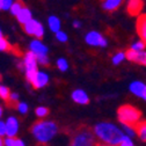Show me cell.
<instances>
[{
    "label": "cell",
    "instance_id": "ac0fdd59",
    "mask_svg": "<svg viewBox=\"0 0 146 146\" xmlns=\"http://www.w3.org/2000/svg\"><path fill=\"white\" fill-rule=\"evenodd\" d=\"M123 3V0H103V8L108 12H113L115 9H117Z\"/></svg>",
    "mask_w": 146,
    "mask_h": 146
},
{
    "label": "cell",
    "instance_id": "4fadbf2b",
    "mask_svg": "<svg viewBox=\"0 0 146 146\" xmlns=\"http://www.w3.org/2000/svg\"><path fill=\"white\" fill-rule=\"evenodd\" d=\"M72 100L78 104H87L89 102V96L84 89H76L71 94Z\"/></svg>",
    "mask_w": 146,
    "mask_h": 146
},
{
    "label": "cell",
    "instance_id": "4316f807",
    "mask_svg": "<svg viewBox=\"0 0 146 146\" xmlns=\"http://www.w3.org/2000/svg\"><path fill=\"white\" fill-rule=\"evenodd\" d=\"M9 94H11V92H9L8 87H6V86H0V98H1L3 100L8 101Z\"/></svg>",
    "mask_w": 146,
    "mask_h": 146
},
{
    "label": "cell",
    "instance_id": "b9f144b4",
    "mask_svg": "<svg viewBox=\"0 0 146 146\" xmlns=\"http://www.w3.org/2000/svg\"><path fill=\"white\" fill-rule=\"evenodd\" d=\"M0 9H1V0H0Z\"/></svg>",
    "mask_w": 146,
    "mask_h": 146
},
{
    "label": "cell",
    "instance_id": "9c48e42d",
    "mask_svg": "<svg viewBox=\"0 0 146 146\" xmlns=\"http://www.w3.org/2000/svg\"><path fill=\"white\" fill-rule=\"evenodd\" d=\"M29 49H30V52H33L36 57L48 56V52H49L48 46L44 45L40 40H34V41H31L30 44H29Z\"/></svg>",
    "mask_w": 146,
    "mask_h": 146
},
{
    "label": "cell",
    "instance_id": "d6986e66",
    "mask_svg": "<svg viewBox=\"0 0 146 146\" xmlns=\"http://www.w3.org/2000/svg\"><path fill=\"white\" fill-rule=\"evenodd\" d=\"M4 146H26L25 143L19 138H6L4 139Z\"/></svg>",
    "mask_w": 146,
    "mask_h": 146
},
{
    "label": "cell",
    "instance_id": "44dd1931",
    "mask_svg": "<svg viewBox=\"0 0 146 146\" xmlns=\"http://www.w3.org/2000/svg\"><path fill=\"white\" fill-rule=\"evenodd\" d=\"M124 59H125V52H122V51L115 53L111 57V62H113L114 65H119Z\"/></svg>",
    "mask_w": 146,
    "mask_h": 146
},
{
    "label": "cell",
    "instance_id": "52a82bcc",
    "mask_svg": "<svg viewBox=\"0 0 146 146\" xmlns=\"http://www.w3.org/2000/svg\"><path fill=\"white\" fill-rule=\"evenodd\" d=\"M85 41L88 45L90 46H100V48H106L108 42H107V38L102 34H100L99 31H89L86 34L85 36Z\"/></svg>",
    "mask_w": 146,
    "mask_h": 146
},
{
    "label": "cell",
    "instance_id": "277c9868",
    "mask_svg": "<svg viewBox=\"0 0 146 146\" xmlns=\"http://www.w3.org/2000/svg\"><path fill=\"white\" fill-rule=\"evenodd\" d=\"M71 146H95V137L93 131L88 129L78 131L71 141Z\"/></svg>",
    "mask_w": 146,
    "mask_h": 146
},
{
    "label": "cell",
    "instance_id": "7c38bea8",
    "mask_svg": "<svg viewBox=\"0 0 146 146\" xmlns=\"http://www.w3.org/2000/svg\"><path fill=\"white\" fill-rule=\"evenodd\" d=\"M137 33L140 37V41L146 44V14L139 15L137 20Z\"/></svg>",
    "mask_w": 146,
    "mask_h": 146
},
{
    "label": "cell",
    "instance_id": "5bb4252c",
    "mask_svg": "<svg viewBox=\"0 0 146 146\" xmlns=\"http://www.w3.org/2000/svg\"><path fill=\"white\" fill-rule=\"evenodd\" d=\"M16 19H17V21H19L21 25H26L27 22H29V21L33 19V15H31L30 9L23 6V7L21 8V11L17 13Z\"/></svg>",
    "mask_w": 146,
    "mask_h": 146
},
{
    "label": "cell",
    "instance_id": "836d02e7",
    "mask_svg": "<svg viewBox=\"0 0 146 146\" xmlns=\"http://www.w3.org/2000/svg\"><path fill=\"white\" fill-rule=\"evenodd\" d=\"M37 59V63L41 64V65H48L49 64V57L48 56H40V57H36Z\"/></svg>",
    "mask_w": 146,
    "mask_h": 146
},
{
    "label": "cell",
    "instance_id": "4dcf8cb0",
    "mask_svg": "<svg viewBox=\"0 0 146 146\" xmlns=\"http://www.w3.org/2000/svg\"><path fill=\"white\" fill-rule=\"evenodd\" d=\"M17 110H19L20 114H27L28 113V104L26 102H19V104H17Z\"/></svg>",
    "mask_w": 146,
    "mask_h": 146
},
{
    "label": "cell",
    "instance_id": "484cf974",
    "mask_svg": "<svg viewBox=\"0 0 146 146\" xmlns=\"http://www.w3.org/2000/svg\"><path fill=\"white\" fill-rule=\"evenodd\" d=\"M136 63L141 64L144 66H146V51H140L137 53V58H136Z\"/></svg>",
    "mask_w": 146,
    "mask_h": 146
},
{
    "label": "cell",
    "instance_id": "7bdbcfd3",
    "mask_svg": "<svg viewBox=\"0 0 146 146\" xmlns=\"http://www.w3.org/2000/svg\"><path fill=\"white\" fill-rule=\"evenodd\" d=\"M101 146H111V145H101Z\"/></svg>",
    "mask_w": 146,
    "mask_h": 146
},
{
    "label": "cell",
    "instance_id": "1f68e13d",
    "mask_svg": "<svg viewBox=\"0 0 146 146\" xmlns=\"http://www.w3.org/2000/svg\"><path fill=\"white\" fill-rule=\"evenodd\" d=\"M11 49V45L3 37V38H0V51H7Z\"/></svg>",
    "mask_w": 146,
    "mask_h": 146
},
{
    "label": "cell",
    "instance_id": "e575fe53",
    "mask_svg": "<svg viewBox=\"0 0 146 146\" xmlns=\"http://www.w3.org/2000/svg\"><path fill=\"white\" fill-rule=\"evenodd\" d=\"M6 135V125H5V122L0 121V137H3Z\"/></svg>",
    "mask_w": 146,
    "mask_h": 146
},
{
    "label": "cell",
    "instance_id": "9a60e30c",
    "mask_svg": "<svg viewBox=\"0 0 146 146\" xmlns=\"http://www.w3.org/2000/svg\"><path fill=\"white\" fill-rule=\"evenodd\" d=\"M145 87H146V85L143 81H132L129 86V89L133 95H136L138 98H141V94L144 92Z\"/></svg>",
    "mask_w": 146,
    "mask_h": 146
},
{
    "label": "cell",
    "instance_id": "f546056e",
    "mask_svg": "<svg viewBox=\"0 0 146 146\" xmlns=\"http://www.w3.org/2000/svg\"><path fill=\"white\" fill-rule=\"evenodd\" d=\"M137 53H138V52H136V51H133V50H127V52H125V59L136 63Z\"/></svg>",
    "mask_w": 146,
    "mask_h": 146
},
{
    "label": "cell",
    "instance_id": "d590c367",
    "mask_svg": "<svg viewBox=\"0 0 146 146\" xmlns=\"http://www.w3.org/2000/svg\"><path fill=\"white\" fill-rule=\"evenodd\" d=\"M17 100H19V95H17L16 93H11L9 94V98H8L9 102H16Z\"/></svg>",
    "mask_w": 146,
    "mask_h": 146
},
{
    "label": "cell",
    "instance_id": "cb8c5ba5",
    "mask_svg": "<svg viewBox=\"0 0 146 146\" xmlns=\"http://www.w3.org/2000/svg\"><path fill=\"white\" fill-rule=\"evenodd\" d=\"M145 48H146V44H145L144 42L137 41V42H135V43L131 45V49H130V50H133V51H136V52H140V51H144Z\"/></svg>",
    "mask_w": 146,
    "mask_h": 146
},
{
    "label": "cell",
    "instance_id": "d4e9b609",
    "mask_svg": "<svg viewBox=\"0 0 146 146\" xmlns=\"http://www.w3.org/2000/svg\"><path fill=\"white\" fill-rule=\"evenodd\" d=\"M56 64H57L59 71H62V72H65V71L68 70V63H67V60L65 58H59Z\"/></svg>",
    "mask_w": 146,
    "mask_h": 146
},
{
    "label": "cell",
    "instance_id": "d6a6232c",
    "mask_svg": "<svg viewBox=\"0 0 146 146\" xmlns=\"http://www.w3.org/2000/svg\"><path fill=\"white\" fill-rule=\"evenodd\" d=\"M13 3H14L13 0H1V9L3 11H9Z\"/></svg>",
    "mask_w": 146,
    "mask_h": 146
},
{
    "label": "cell",
    "instance_id": "f35d334b",
    "mask_svg": "<svg viewBox=\"0 0 146 146\" xmlns=\"http://www.w3.org/2000/svg\"><path fill=\"white\" fill-rule=\"evenodd\" d=\"M0 146H4V139L0 137Z\"/></svg>",
    "mask_w": 146,
    "mask_h": 146
},
{
    "label": "cell",
    "instance_id": "5b68a950",
    "mask_svg": "<svg viewBox=\"0 0 146 146\" xmlns=\"http://www.w3.org/2000/svg\"><path fill=\"white\" fill-rule=\"evenodd\" d=\"M23 65H25V71H26V78L30 82L33 78L36 76V73L38 72V68H37L38 63H37V59H36V56L33 52L28 51L25 54Z\"/></svg>",
    "mask_w": 146,
    "mask_h": 146
},
{
    "label": "cell",
    "instance_id": "2e32d148",
    "mask_svg": "<svg viewBox=\"0 0 146 146\" xmlns=\"http://www.w3.org/2000/svg\"><path fill=\"white\" fill-rule=\"evenodd\" d=\"M135 129H136V136H138L140 140L146 141V121H139L135 125Z\"/></svg>",
    "mask_w": 146,
    "mask_h": 146
},
{
    "label": "cell",
    "instance_id": "83f0119b",
    "mask_svg": "<svg viewBox=\"0 0 146 146\" xmlns=\"http://www.w3.org/2000/svg\"><path fill=\"white\" fill-rule=\"evenodd\" d=\"M56 38H57L59 42L65 43V42H67V40H68V36H67V34H66L65 31L59 30V31L56 33Z\"/></svg>",
    "mask_w": 146,
    "mask_h": 146
},
{
    "label": "cell",
    "instance_id": "7a4b0ae2",
    "mask_svg": "<svg viewBox=\"0 0 146 146\" xmlns=\"http://www.w3.org/2000/svg\"><path fill=\"white\" fill-rule=\"evenodd\" d=\"M58 132L57 124L52 121H38L31 126V133L40 144H46Z\"/></svg>",
    "mask_w": 146,
    "mask_h": 146
},
{
    "label": "cell",
    "instance_id": "ab89813d",
    "mask_svg": "<svg viewBox=\"0 0 146 146\" xmlns=\"http://www.w3.org/2000/svg\"><path fill=\"white\" fill-rule=\"evenodd\" d=\"M1 116H3V108L0 106V118H1Z\"/></svg>",
    "mask_w": 146,
    "mask_h": 146
},
{
    "label": "cell",
    "instance_id": "ffe728a7",
    "mask_svg": "<svg viewBox=\"0 0 146 146\" xmlns=\"http://www.w3.org/2000/svg\"><path fill=\"white\" fill-rule=\"evenodd\" d=\"M122 131H123L124 136H127L130 138L136 136V129L132 125H122Z\"/></svg>",
    "mask_w": 146,
    "mask_h": 146
},
{
    "label": "cell",
    "instance_id": "6da1fadb",
    "mask_svg": "<svg viewBox=\"0 0 146 146\" xmlns=\"http://www.w3.org/2000/svg\"><path fill=\"white\" fill-rule=\"evenodd\" d=\"M94 137L102 145L118 146V144L124 138V133L121 127L110 122H100L93 129Z\"/></svg>",
    "mask_w": 146,
    "mask_h": 146
},
{
    "label": "cell",
    "instance_id": "74e56055",
    "mask_svg": "<svg viewBox=\"0 0 146 146\" xmlns=\"http://www.w3.org/2000/svg\"><path fill=\"white\" fill-rule=\"evenodd\" d=\"M141 99H143L144 101H146V87H145L144 92H143V94H141Z\"/></svg>",
    "mask_w": 146,
    "mask_h": 146
},
{
    "label": "cell",
    "instance_id": "30bf717a",
    "mask_svg": "<svg viewBox=\"0 0 146 146\" xmlns=\"http://www.w3.org/2000/svg\"><path fill=\"white\" fill-rule=\"evenodd\" d=\"M49 82V76L48 73L45 72H42V71H38L36 73V76L33 78V80L30 81V84L34 86V88L36 89H40V88H43L44 86H46Z\"/></svg>",
    "mask_w": 146,
    "mask_h": 146
},
{
    "label": "cell",
    "instance_id": "8d00e7d4",
    "mask_svg": "<svg viewBox=\"0 0 146 146\" xmlns=\"http://www.w3.org/2000/svg\"><path fill=\"white\" fill-rule=\"evenodd\" d=\"M73 27H74V28H80L81 27V22L79 21V20H74V21H73Z\"/></svg>",
    "mask_w": 146,
    "mask_h": 146
},
{
    "label": "cell",
    "instance_id": "f1b7e54d",
    "mask_svg": "<svg viewBox=\"0 0 146 146\" xmlns=\"http://www.w3.org/2000/svg\"><path fill=\"white\" fill-rule=\"evenodd\" d=\"M118 146H136L132 138L127 137V136H124V138L122 139V141L118 144Z\"/></svg>",
    "mask_w": 146,
    "mask_h": 146
},
{
    "label": "cell",
    "instance_id": "7402d4cb",
    "mask_svg": "<svg viewBox=\"0 0 146 146\" xmlns=\"http://www.w3.org/2000/svg\"><path fill=\"white\" fill-rule=\"evenodd\" d=\"M23 7V5L20 3V1H14L13 3V5L11 6V8H9V13L12 14V15H14V16H16L17 15V13H19L20 11H21V8Z\"/></svg>",
    "mask_w": 146,
    "mask_h": 146
},
{
    "label": "cell",
    "instance_id": "e0dca14e",
    "mask_svg": "<svg viewBox=\"0 0 146 146\" xmlns=\"http://www.w3.org/2000/svg\"><path fill=\"white\" fill-rule=\"evenodd\" d=\"M48 26H49L51 31L57 33L62 28V22L59 20V17L54 16V15H51V16H49V19H48Z\"/></svg>",
    "mask_w": 146,
    "mask_h": 146
},
{
    "label": "cell",
    "instance_id": "60d3db41",
    "mask_svg": "<svg viewBox=\"0 0 146 146\" xmlns=\"http://www.w3.org/2000/svg\"><path fill=\"white\" fill-rule=\"evenodd\" d=\"M0 38H3V31H1V29H0Z\"/></svg>",
    "mask_w": 146,
    "mask_h": 146
},
{
    "label": "cell",
    "instance_id": "8992f818",
    "mask_svg": "<svg viewBox=\"0 0 146 146\" xmlns=\"http://www.w3.org/2000/svg\"><path fill=\"white\" fill-rule=\"evenodd\" d=\"M23 30L30 35V36H34L37 40L42 38L44 36V27L41 22H38L37 20L35 19H31L29 22H27L26 25H23Z\"/></svg>",
    "mask_w": 146,
    "mask_h": 146
},
{
    "label": "cell",
    "instance_id": "603a6c76",
    "mask_svg": "<svg viewBox=\"0 0 146 146\" xmlns=\"http://www.w3.org/2000/svg\"><path fill=\"white\" fill-rule=\"evenodd\" d=\"M35 113H36V116H37V117L44 118V117H46L48 114H49V109L45 108V107H38V108H36Z\"/></svg>",
    "mask_w": 146,
    "mask_h": 146
},
{
    "label": "cell",
    "instance_id": "ba28073f",
    "mask_svg": "<svg viewBox=\"0 0 146 146\" xmlns=\"http://www.w3.org/2000/svg\"><path fill=\"white\" fill-rule=\"evenodd\" d=\"M6 125V136L8 138H14L19 132V119L14 116H11L5 122Z\"/></svg>",
    "mask_w": 146,
    "mask_h": 146
},
{
    "label": "cell",
    "instance_id": "3957f363",
    "mask_svg": "<svg viewBox=\"0 0 146 146\" xmlns=\"http://www.w3.org/2000/svg\"><path fill=\"white\" fill-rule=\"evenodd\" d=\"M117 117L122 125H132L135 126L141 117L140 111L137 108L130 104H124L118 108L117 110Z\"/></svg>",
    "mask_w": 146,
    "mask_h": 146
},
{
    "label": "cell",
    "instance_id": "8fae6325",
    "mask_svg": "<svg viewBox=\"0 0 146 146\" xmlns=\"http://www.w3.org/2000/svg\"><path fill=\"white\" fill-rule=\"evenodd\" d=\"M144 7V1L143 0H129L127 1V13L132 16H137L140 14L141 9Z\"/></svg>",
    "mask_w": 146,
    "mask_h": 146
}]
</instances>
